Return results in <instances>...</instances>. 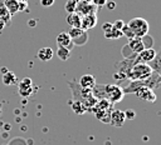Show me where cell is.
<instances>
[{
  "label": "cell",
  "mask_w": 161,
  "mask_h": 145,
  "mask_svg": "<svg viewBox=\"0 0 161 145\" xmlns=\"http://www.w3.org/2000/svg\"><path fill=\"white\" fill-rule=\"evenodd\" d=\"M156 54H157V51L153 50L152 48H150V49H143L140 54H137V59H138V61H141V62L148 64V62L156 56Z\"/></svg>",
  "instance_id": "8fae6325"
},
{
  "label": "cell",
  "mask_w": 161,
  "mask_h": 145,
  "mask_svg": "<svg viewBox=\"0 0 161 145\" xmlns=\"http://www.w3.org/2000/svg\"><path fill=\"white\" fill-rule=\"evenodd\" d=\"M121 31H122V36H126L128 40H130V39H132V38H135L133 32H132V31H131V29L127 26V24H125V25H123V28L121 29Z\"/></svg>",
  "instance_id": "d4e9b609"
},
{
  "label": "cell",
  "mask_w": 161,
  "mask_h": 145,
  "mask_svg": "<svg viewBox=\"0 0 161 145\" xmlns=\"http://www.w3.org/2000/svg\"><path fill=\"white\" fill-rule=\"evenodd\" d=\"M18 84H19V94L24 98L30 96V94L33 92V90H31V88H33L31 79L30 78H24L20 81H18Z\"/></svg>",
  "instance_id": "52a82bcc"
},
{
  "label": "cell",
  "mask_w": 161,
  "mask_h": 145,
  "mask_svg": "<svg viewBox=\"0 0 161 145\" xmlns=\"http://www.w3.org/2000/svg\"><path fill=\"white\" fill-rule=\"evenodd\" d=\"M0 115H1V102H0Z\"/></svg>",
  "instance_id": "8d00e7d4"
},
{
  "label": "cell",
  "mask_w": 161,
  "mask_h": 145,
  "mask_svg": "<svg viewBox=\"0 0 161 145\" xmlns=\"http://www.w3.org/2000/svg\"><path fill=\"white\" fill-rule=\"evenodd\" d=\"M69 104L72 105V109H73V111L75 112V114H84V108H83V105L78 101V100H72V102L69 101Z\"/></svg>",
  "instance_id": "7402d4cb"
},
{
  "label": "cell",
  "mask_w": 161,
  "mask_h": 145,
  "mask_svg": "<svg viewBox=\"0 0 161 145\" xmlns=\"http://www.w3.org/2000/svg\"><path fill=\"white\" fill-rule=\"evenodd\" d=\"M80 20H82V16L78 14V12H70L67 15V24L70 26V28H80Z\"/></svg>",
  "instance_id": "9a60e30c"
},
{
  "label": "cell",
  "mask_w": 161,
  "mask_h": 145,
  "mask_svg": "<svg viewBox=\"0 0 161 145\" xmlns=\"http://www.w3.org/2000/svg\"><path fill=\"white\" fill-rule=\"evenodd\" d=\"M36 56H38V59H40L42 61H45V62H47V61H50V60L53 59V56H54V51H53L52 48L44 46V48H42V49L38 50Z\"/></svg>",
  "instance_id": "5bb4252c"
},
{
  "label": "cell",
  "mask_w": 161,
  "mask_h": 145,
  "mask_svg": "<svg viewBox=\"0 0 161 145\" xmlns=\"http://www.w3.org/2000/svg\"><path fill=\"white\" fill-rule=\"evenodd\" d=\"M106 6H107L109 10H113V9L116 8V2H114V1H112V0H107Z\"/></svg>",
  "instance_id": "4dcf8cb0"
},
{
  "label": "cell",
  "mask_w": 161,
  "mask_h": 145,
  "mask_svg": "<svg viewBox=\"0 0 161 145\" xmlns=\"http://www.w3.org/2000/svg\"><path fill=\"white\" fill-rule=\"evenodd\" d=\"M125 96L123 89L117 84H106L104 85V99L111 104H116L121 101Z\"/></svg>",
  "instance_id": "3957f363"
},
{
  "label": "cell",
  "mask_w": 161,
  "mask_h": 145,
  "mask_svg": "<svg viewBox=\"0 0 161 145\" xmlns=\"http://www.w3.org/2000/svg\"><path fill=\"white\" fill-rule=\"evenodd\" d=\"M128 48L131 49V51L132 52H135V54H140L143 49H145V45H143V42H142V39L141 38H132V39H130L128 40Z\"/></svg>",
  "instance_id": "7c38bea8"
},
{
  "label": "cell",
  "mask_w": 161,
  "mask_h": 145,
  "mask_svg": "<svg viewBox=\"0 0 161 145\" xmlns=\"http://www.w3.org/2000/svg\"><path fill=\"white\" fill-rule=\"evenodd\" d=\"M123 112H125V118L126 119H135L136 118V111L133 109H128V110H126Z\"/></svg>",
  "instance_id": "484cf974"
},
{
  "label": "cell",
  "mask_w": 161,
  "mask_h": 145,
  "mask_svg": "<svg viewBox=\"0 0 161 145\" xmlns=\"http://www.w3.org/2000/svg\"><path fill=\"white\" fill-rule=\"evenodd\" d=\"M28 10V2H19V11Z\"/></svg>",
  "instance_id": "1f68e13d"
},
{
  "label": "cell",
  "mask_w": 161,
  "mask_h": 145,
  "mask_svg": "<svg viewBox=\"0 0 161 145\" xmlns=\"http://www.w3.org/2000/svg\"><path fill=\"white\" fill-rule=\"evenodd\" d=\"M125 121H126V118H125V112L122 110H112V112L109 115V124L112 126L121 128V126H123Z\"/></svg>",
  "instance_id": "ba28073f"
},
{
  "label": "cell",
  "mask_w": 161,
  "mask_h": 145,
  "mask_svg": "<svg viewBox=\"0 0 161 145\" xmlns=\"http://www.w3.org/2000/svg\"><path fill=\"white\" fill-rule=\"evenodd\" d=\"M91 1H92V4H94L98 9L102 8V6H104L106 2H107V0H91Z\"/></svg>",
  "instance_id": "f1b7e54d"
},
{
  "label": "cell",
  "mask_w": 161,
  "mask_h": 145,
  "mask_svg": "<svg viewBox=\"0 0 161 145\" xmlns=\"http://www.w3.org/2000/svg\"><path fill=\"white\" fill-rule=\"evenodd\" d=\"M5 26H6V24H5V21H4L3 19H0V31H1V30H3V29H4Z\"/></svg>",
  "instance_id": "d6a6232c"
},
{
  "label": "cell",
  "mask_w": 161,
  "mask_h": 145,
  "mask_svg": "<svg viewBox=\"0 0 161 145\" xmlns=\"http://www.w3.org/2000/svg\"><path fill=\"white\" fill-rule=\"evenodd\" d=\"M0 19H3L6 25H9L10 21H11V15H10L9 11L6 10V8H5L3 0H0Z\"/></svg>",
  "instance_id": "ac0fdd59"
},
{
  "label": "cell",
  "mask_w": 161,
  "mask_h": 145,
  "mask_svg": "<svg viewBox=\"0 0 161 145\" xmlns=\"http://www.w3.org/2000/svg\"><path fill=\"white\" fill-rule=\"evenodd\" d=\"M4 5L6 8V10L9 11V14L13 16L16 12H19V2L16 0H3Z\"/></svg>",
  "instance_id": "2e32d148"
},
{
  "label": "cell",
  "mask_w": 161,
  "mask_h": 145,
  "mask_svg": "<svg viewBox=\"0 0 161 145\" xmlns=\"http://www.w3.org/2000/svg\"><path fill=\"white\" fill-rule=\"evenodd\" d=\"M112 25H113V28H116V29H118V30H121V29L123 28V25H125V22H123V20H116L114 22H112Z\"/></svg>",
  "instance_id": "f546056e"
},
{
  "label": "cell",
  "mask_w": 161,
  "mask_h": 145,
  "mask_svg": "<svg viewBox=\"0 0 161 145\" xmlns=\"http://www.w3.org/2000/svg\"><path fill=\"white\" fill-rule=\"evenodd\" d=\"M112 28H113L112 22H108V21L103 22V25H102V30H103V34H104V32H107V31H109Z\"/></svg>",
  "instance_id": "4316f807"
},
{
  "label": "cell",
  "mask_w": 161,
  "mask_h": 145,
  "mask_svg": "<svg viewBox=\"0 0 161 145\" xmlns=\"http://www.w3.org/2000/svg\"><path fill=\"white\" fill-rule=\"evenodd\" d=\"M16 1H18V2H26L28 0H16Z\"/></svg>",
  "instance_id": "d590c367"
},
{
  "label": "cell",
  "mask_w": 161,
  "mask_h": 145,
  "mask_svg": "<svg viewBox=\"0 0 161 145\" xmlns=\"http://www.w3.org/2000/svg\"><path fill=\"white\" fill-rule=\"evenodd\" d=\"M78 84H79V86H82L84 89H92L96 85V78L91 74H84L80 76Z\"/></svg>",
  "instance_id": "4fadbf2b"
},
{
  "label": "cell",
  "mask_w": 161,
  "mask_h": 145,
  "mask_svg": "<svg viewBox=\"0 0 161 145\" xmlns=\"http://www.w3.org/2000/svg\"><path fill=\"white\" fill-rule=\"evenodd\" d=\"M97 24V14H88V15H84L82 16V20H80V28L86 31L93 29Z\"/></svg>",
  "instance_id": "9c48e42d"
},
{
  "label": "cell",
  "mask_w": 161,
  "mask_h": 145,
  "mask_svg": "<svg viewBox=\"0 0 161 145\" xmlns=\"http://www.w3.org/2000/svg\"><path fill=\"white\" fill-rule=\"evenodd\" d=\"M141 39H142V42H143V45H145V49L152 48V45H153V39H152V36H150L148 34H146V35H143Z\"/></svg>",
  "instance_id": "cb8c5ba5"
},
{
  "label": "cell",
  "mask_w": 161,
  "mask_h": 145,
  "mask_svg": "<svg viewBox=\"0 0 161 145\" xmlns=\"http://www.w3.org/2000/svg\"><path fill=\"white\" fill-rule=\"evenodd\" d=\"M127 26L131 29V31L133 32V35L136 38H142L143 35H146L148 32L150 25L147 22L146 19L143 18H133L130 20V22L127 24Z\"/></svg>",
  "instance_id": "7a4b0ae2"
},
{
  "label": "cell",
  "mask_w": 161,
  "mask_h": 145,
  "mask_svg": "<svg viewBox=\"0 0 161 145\" xmlns=\"http://www.w3.org/2000/svg\"><path fill=\"white\" fill-rule=\"evenodd\" d=\"M28 25H29V26H30V25L34 26V25H35V20H29V21H28Z\"/></svg>",
  "instance_id": "836d02e7"
},
{
  "label": "cell",
  "mask_w": 161,
  "mask_h": 145,
  "mask_svg": "<svg viewBox=\"0 0 161 145\" xmlns=\"http://www.w3.org/2000/svg\"><path fill=\"white\" fill-rule=\"evenodd\" d=\"M57 56L62 60V61H67L70 58V50L67 48H58L57 49Z\"/></svg>",
  "instance_id": "ffe728a7"
},
{
  "label": "cell",
  "mask_w": 161,
  "mask_h": 145,
  "mask_svg": "<svg viewBox=\"0 0 161 145\" xmlns=\"http://www.w3.org/2000/svg\"><path fill=\"white\" fill-rule=\"evenodd\" d=\"M151 74H152V70H151V68H150L148 64L137 61L130 69V71L127 72L126 79H130L131 81L132 80H145L148 76H151Z\"/></svg>",
  "instance_id": "6da1fadb"
},
{
  "label": "cell",
  "mask_w": 161,
  "mask_h": 145,
  "mask_svg": "<svg viewBox=\"0 0 161 145\" xmlns=\"http://www.w3.org/2000/svg\"><path fill=\"white\" fill-rule=\"evenodd\" d=\"M6 71H8V70H6L5 68H3V69H1V72H3V74H4V72H6Z\"/></svg>",
  "instance_id": "e575fe53"
},
{
  "label": "cell",
  "mask_w": 161,
  "mask_h": 145,
  "mask_svg": "<svg viewBox=\"0 0 161 145\" xmlns=\"http://www.w3.org/2000/svg\"><path fill=\"white\" fill-rule=\"evenodd\" d=\"M133 94L137 98H140V99H142V100H145L147 102H151V104H153L157 100V96H156L155 91L152 89H150V88H146V86H142V88L136 89L133 91Z\"/></svg>",
  "instance_id": "8992f818"
},
{
  "label": "cell",
  "mask_w": 161,
  "mask_h": 145,
  "mask_svg": "<svg viewBox=\"0 0 161 145\" xmlns=\"http://www.w3.org/2000/svg\"><path fill=\"white\" fill-rule=\"evenodd\" d=\"M104 38L106 39H112V40H116V39H119L122 38V31L116 29V28H112L109 31L104 32Z\"/></svg>",
  "instance_id": "44dd1931"
},
{
  "label": "cell",
  "mask_w": 161,
  "mask_h": 145,
  "mask_svg": "<svg viewBox=\"0 0 161 145\" xmlns=\"http://www.w3.org/2000/svg\"><path fill=\"white\" fill-rule=\"evenodd\" d=\"M78 0H67L65 5H64V10L70 14V12H75V8H77Z\"/></svg>",
  "instance_id": "603a6c76"
},
{
  "label": "cell",
  "mask_w": 161,
  "mask_h": 145,
  "mask_svg": "<svg viewBox=\"0 0 161 145\" xmlns=\"http://www.w3.org/2000/svg\"><path fill=\"white\" fill-rule=\"evenodd\" d=\"M3 82L5 85H15L18 84V78L15 75V72L13 71H6L3 74Z\"/></svg>",
  "instance_id": "e0dca14e"
},
{
  "label": "cell",
  "mask_w": 161,
  "mask_h": 145,
  "mask_svg": "<svg viewBox=\"0 0 161 145\" xmlns=\"http://www.w3.org/2000/svg\"><path fill=\"white\" fill-rule=\"evenodd\" d=\"M39 2H40L42 6L49 8V6H52V5L54 4V0H39Z\"/></svg>",
  "instance_id": "83f0119b"
},
{
  "label": "cell",
  "mask_w": 161,
  "mask_h": 145,
  "mask_svg": "<svg viewBox=\"0 0 161 145\" xmlns=\"http://www.w3.org/2000/svg\"><path fill=\"white\" fill-rule=\"evenodd\" d=\"M67 32L70 36L73 45H75V46L86 45L88 41V32L86 30H83L82 28H70L69 31H67Z\"/></svg>",
  "instance_id": "277c9868"
},
{
  "label": "cell",
  "mask_w": 161,
  "mask_h": 145,
  "mask_svg": "<svg viewBox=\"0 0 161 145\" xmlns=\"http://www.w3.org/2000/svg\"><path fill=\"white\" fill-rule=\"evenodd\" d=\"M98 8L92 4L91 0H78L77 8H75V12H78L80 16L88 15V14H97Z\"/></svg>",
  "instance_id": "5b68a950"
},
{
  "label": "cell",
  "mask_w": 161,
  "mask_h": 145,
  "mask_svg": "<svg viewBox=\"0 0 161 145\" xmlns=\"http://www.w3.org/2000/svg\"><path fill=\"white\" fill-rule=\"evenodd\" d=\"M57 45H58V48L59 46L60 48H67L69 50H72V48L74 46L72 40H70V36L68 35L67 31H62L57 35Z\"/></svg>",
  "instance_id": "30bf717a"
},
{
  "label": "cell",
  "mask_w": 161,
  "mask_h": 145,
  "mask_svg": "<svg viewBox=\"0 0 161 145\" xmlns=\"http://www.w3.org/2000/svg\"><path fill=\"white\" fill-rule=\"evenodd\" d=\"M148 65H150V68H151L152 71L160 74V72H161V60H160V55L156 54V56L148 62Z\"/></svg>",
  "instance_id": "d6986e66"
}]
</instances>
